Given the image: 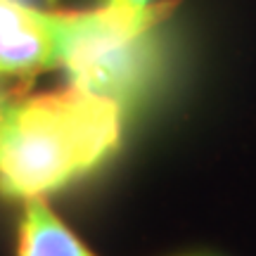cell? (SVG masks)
Here are the masks:
<instances>
[{
  "instance_id": "6da1fadb",
  "label": "cell",
  "mask_w": 256,
  "mask_h": 256,
  "mask_svg": "<svg viewBox=\"0 0 256 256\" xmlns=\"http://www.w3.org/2000/svg\"><path fill=\"white\" fill-rule=\"evenodd\" d=\"M124 104L78 88L10 98L0 121V194L40 200L119 147Z\"/></svg>"
},
{
  "instance_id": "7a4b0ae2",
  "label": "cell",
  "mask_w": 256,
  "mask_h": 256,
  "mask_svg": "<svg viewBox=\"0 0 256 256\" xmlns=\"http://www.w3.org/2000/svg\"><path fill=\"white\" fill-rule=\"evenodd\" d=\"M171 8L174 2H162L142 14H126L107 2L83 12L48 10L60 66L66 69L72 86L119 104L130 100L152 72L150 34Z\"/></svg>"
},
{
  "instance_id": "3957f363",
  "label": "cell",
  "mask_w": 256,
  "mask_h": 256,
  "mask_svg": "<svg viewBox=\"0 0 256 256\" xmlns=\"http://www.w3.org/2000/svg\"><path fill=\"white\" fill-rule=\"evenodd\" d=\"M17 256H95L48 202L28 200L19 223Z\"/></svg>"
},
{
  "instance_id": "277c9868",
  "label": "cell",
  "mask_w": 256,
  "mask_h": 256,
  "mask_svg": "<svg viewBox=\"0 0 256 256\" xmlns=\"http://www.w3.org/2000/svg\"><path fill=\"white\" fill-rule=\"evenodd\" d=\"M36 14V8H19V5L0 2V50L8 46L10 40H14L26 26H31Z\"/></svg>"
},
{
  "instance_id": "5b68a950",
  "label": "cell",
  "mask_w": 256,
  "mask_h": 256,
  "mask_svg": "<svg viewBox=\"0 0 256 256\" xmlns=\"http://www.w3.org/2000/svg\"><path fill=\"white\" fill-rule=\"evenodd\" d=\"M107 5L121 10V12H126V14H142V12H147L154 2H152V0H107Z\"/></svg>"
},
{
  "instance_id": "8992f818",
  "label": "cell",
  "mask_w": 256,
  "mask_h": 256,
  "mask_svg": "<svg viewBox=\"0 0 256 256\" xmlns=\"http://www.w3.org/2000/svg\"><path fill=\"white\" fill-rule=\"evenodd\" d=\"M0 2H10V5H19V8H36V10H40V0H0Z\"/></svg>"
},
{
  "instance_id": "52a82bcc",
  "label": "cell",
  "mask_w": 256,
  "mask_h": 256,
  "mask_svg": "<svg viewBox=\"0 0 256 256\" xmlns=\"http://www.w3.org/2000/svg\"><path fill=\"white\" fill-rule=\"evenodd\" d=\"M5 100H8V95H5V98L0 100V121H2V104H5Z\"/></svg>"
},
{
  "instance_id": "ba28073f",
  "label": "cell",
  "mask_w": 256,
  "mask_h": 256,
  "mask_svg": "<svg viewBox=\"0 0 256 256\" xmlns=\"http://www.w3.org/2000/svg\"><path fill=\"white\" fill-rule=\"evenodd\" d=\"M2 98H5V92H2V88H0V100H2Z\"/></svg>"
}]
</instances>
